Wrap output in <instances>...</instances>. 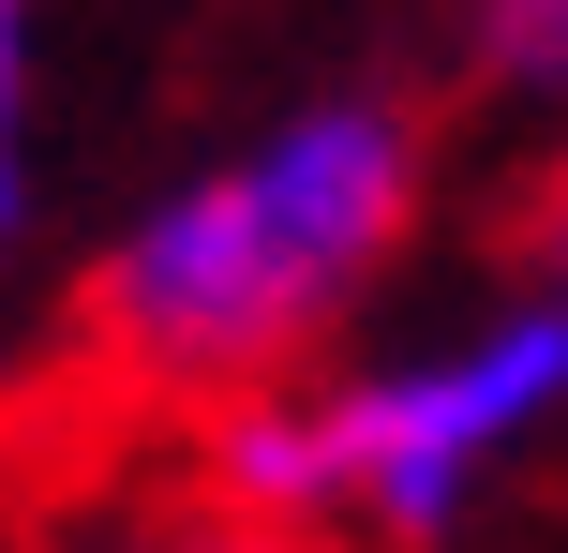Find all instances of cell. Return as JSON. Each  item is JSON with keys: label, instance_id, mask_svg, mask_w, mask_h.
Returning <instances> with one entry per match:
<instances>
[{"label": "cell", "instance_id": "1", "mask_svg": "<svg viewBox=\"0 0 568 553\" xmlns=\"http://www.w3.org/2000/svg\"><path fill=\"white\" fill-rule=\"evenodd\" d=\"M419 209V135L389 105H314L284 120L270 150H240L225 180H180L135 239L90 285V329H105L135 375H270L344 285L404 239Z\"/></svg>", "mask_w": 568, "mask_h": 553}, {"label": "cell", "instance_id": "2", "mask_svg": "<svg viewBox=\"0 0 568 553\" xmlns=\"http://www.w3.org/2000/svg\"><path fill=\"white\" fill-rule=\"evenodd\" d=\"M554 404H568V315L524 299L479 345H434V359H404V375L329 389V404H240L225 434H210V494H225V524H284V539H300L314 509H359V524H389V539H434L464 509V479H479L524 419H554Z\"/></svg>", "mask_w": 568, "mask_h": 553}, {"label": "cell", "instance_id": "3", "mask_svg": "<svg viewBox=\"0 0 568 553\" xmlns=\"http://www.w3.org/2000/svg\"><path fill=\"white\" fill-rule=\"evenodd\" d=\"M464 45H479V75L509 105H568V0H479Z\"/></svg>", "mask_w": 568, "mask_h": 553}, {"label": "cell", "instance_id": "4", "mask_svg": "<svg viewBox=\"0 0 568 553\" xmlns=\"http://www.w3.org/2000/svg\"><path fill=\"white\" fill-rule=\"evenodd\" d=\"M16 105H30V0H0V239H16Z\"/></svg>", "mask_w": 568, "mask_h": 553}, {"label": "cell", "instance_id": "5", "mask_svg": "<svg viewBox=\"0 0 568 553\" xmlns=\"http://www.w3.org/2000/svg\"><path fill=\"white\" fill-rule=\"evenodd\" d=\"M524 255H539V299H554V315H568V180H554L539 209H524Z\"/></svg>", "mask_w": 568, "mask_h": 553}, {"label": "cell", "instance_id": "6", "mask_svg": "<svg viewBox=\"0 0 568 553\" xmlns=\"http://www.w3.org/2000/svg\"><path fill=\"white\" fill-rule=\"evenodd\" d=\"M150 553H314V539H284V524H180V539H150Z\"/></svg>", "mask_w": 568, "mask_h": 553}]
</instances>
